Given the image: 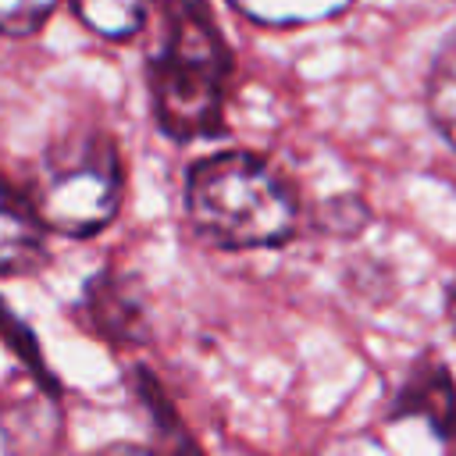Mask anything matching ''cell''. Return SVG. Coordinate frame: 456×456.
I'll list each match as a JSON object with an SVG mask.
<instances>
[{"instance_id":"4","label":"cell","mask_w":456,"mask_h":456,"mask_svg":"<svg viewBox=\"0 0 456 456\" xmlns=\"http://www.w3.org/2000/svg\"><path fill=\"white\" fill-rule=\"evenodd\" d=\"M86 324L110 346H139L146 338V306L135 281L118 271H100L82 289Z\"/></svg>"},{"instance_id":"2","label":"cell","mask_w":456,"mask_h":456,"mask_svg":"<svg viewBox=\"0 0 456 456\" xmlns=\"http://www.w3.org/2000/svg\"><path fill=\"white\" fill-rule=\"evenodd\" d=\"M185 214L207 246L232 253L281 246L299 221L289 182L246 150H217L189 167Z\"/></svg>"},{"instance_id":"11","label":"cell","mask_w":456,"mask_h":456,"mask_svg":"<svg viewBox=\"0 0 456 456\" xmlns=\"http://www.w3.org/2000/svg\"><path fill=\"white\" fill-rule=\"evenodd\" d=\"M0 331L11 338V349L32 367V374L43 381V385H53V378L46 374V367H43V356H39V346H36V338H32V331H25L14 317H11V310H7V303L0 299Z\"/></svg>"},{"instance_id":"10","label":"cell","mask_w":456,"mask_h":456,"mask_svg":"<svg viewBox=\"0 0 456 456\" xmlns=\"http://www.w3.org/2000/svg\"><path fill=\"white\" fill-rule=\"evenodd\" d=\"M57 0H0V32L4 36H32L53 14Z\"/></svg>"},{"instance_id":"1","label":"cell","mask_w":456,"mask_h":456,"mask_svg":"<svg viewBox=\"0 0 456 456\" xmlns=\"http://www.w3.org/2000/svg\"><path fill=\"white\" fill-rule=\"evenodd\" d=\"M164 43L146 64L150 103L175 142L221 135L232 50L207 0H160Z\"/></svg>"},{"instance_id":"3","label":"cell","mask_w":456,"mask_h":456,"mask_svg":"<svg viewBox=\"0 0 456 456\" xmlns=\"http://www.w3.org/2000/svg\"><path fill=\"white\" fill-rule=\"evenodd\" d=\"M121 153L100 128H75L53 139L28 182V200L46 228L61 235H93L121 207Z\"/></svg>"},{"instance_id":"7","label":"cell","mask_w":456,"mask_h":456,"mask_svg":"<svg viewBox=\"0 0 456 456\" xmlns=\"http://www.w3.org/2000/svg\"><path fill=\"white\" fill-rule=\"evenodd\" d=\"M228 4L256 25L292 28V25L328 21V18L342 14L353 0H228Z\"/></svg>"},{"instance_id":"6","label":"cell","mask_w":456,"mask_h":456,"mask_svg":"<svg viewBox=\"0 0 456 456\" xmlns=\"http://www.w3.org/2000/svg\"><path fill=\"white\" fill-rule=\"evenodd\" d=\"M424 417L438 438L456 435V385L445 370V363L424 360L410 370L406 385L395 395L392 417Z\"/></svg>"},{"instance_id":"9","label":"cell","mask_w":456,"mask_h":456,"mask_svg":"<svg viewBox=\"0 0 456 456\" xmlns=\"http://www.w3.org/2000/svg\"><path fill=\"white\" fill-rule=\"evenodd\" d=\"M428 114L445 142L456 146V32L442 43L428 75Z\"/></svg>"},{"instance_id":"12","label":"cell","mask_w":456,"mask_h":456,"mask_svg":"<svg viewBox=\"0 0 456 456\" xmlns=\"http://www.w3.org/2000/svg\"><path fill=\"white\" fill-rule=\"evenodd\" d=\"M449 324H452V331H456V281L449 285Z\"/></svg>"},{"instance_id":"8","label":"cell","mask_w":456,"mask_h":456,"mask_svg":"<svg viewBox=\"0 0 456 456\" xmlns=\"http://www.w3.org/2000/svg\"><path fill=\"white\" fill-rule=\"evenodd\" d=\"M75 18L103 39H132L146 21V0H68Z\"/></svg>"},{"instance_id":"5","label":"cell","mask_w":456,"mask_h":456,"mask_svg":"<svg viewBox=\"0 0 456 456\" xmlns=\"http://www.w3.org/2000/svg\"><path fill=\"white\" fill-rule=\"evenodd\" d=\"M46 256V224L32 200L0 175V274H28Z\"/></svg>"}]
</instances>
